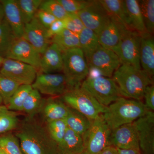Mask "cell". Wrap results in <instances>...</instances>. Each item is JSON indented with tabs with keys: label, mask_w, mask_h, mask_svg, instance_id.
<instances>
[{
	"label": "cell",
	"mask_w": 154,
	"mask_h": 154,
	"mask_svg": "<svg viewBox=\"0 0 154 154\" xmlns=\"http://www.w3.org/2000/svg\"><path fill=\"white\" fill-rule=\"evenodd\" d=\"M17 130L15 135L23 154H59L57 144L51 137L46 125L34 117L25 119Z\"/></svg>",
	"instance_id": "cell-1"
},
{
	"label": "cell",
	"mask_w": 154,
	"mask_h": 154,
	"mask_svg": "<svg viewBox=\"0 0 154 154\" xmlns=\"http://www.w3.org/2000/svg\"><path fill=\"white\" fill-rule=\"evenodd\" d=\"M113 79L118 86L122 97L141 101L152 78L143 70L122 63L114 72Z\"/></svg>",
	"instance_id": "cell-2"
},
{
	"label": "cell",
	"mask_w": 154,
	"mask_h": 154,
	"mask_svg": "<svg viewBox=\"0 0 154 154\" xmlns=\"http://www.w3.org/2000/svg\"><path fill=\"white\" fill-rule=\"evenodd\" d=\"M140 100L121 97L105 107L103 118L111 130L119 127L134 122L148 111Z\"/></svg>",
	"instance_id": "cell-3"
},
{
	"label": "cell",
	"mask_w": 154,
	"mask_h": 154,
	"mask_svg": "<svg viewBox=\"0 0 154 154\" xmlns=\"http://www.w3.org/2000/svg\"><path fill=\"white\" fill-rule=\"evenodd\" d=\"M63 74L70 90L79 88L89 74V67L80 48L62 52Z\"/></svg>",
	"instance_id": "cell-4"
},
{
	"label": "cell",
	"mask_w": 154,
	"mask_h": 154,
	"mask_svg": "<svg viewBox=\"0 0 154 154\" xmlns=\"http://www.w3.org/2000/svg\"><path fill=\"white\" fill-rule=\"evenodd\" d=\"M80 88L104 107H107L122 97L118 85L111 78L88 77Z\"/></svg>",
	"instance_id": "cell-5"
},
{
	"label": "cell",
	"mask_w": 154,
	"mask_h": 154,
	"mask_svg": "<svg viewBox=\"0 0 154 154\" xmlns=\"http://www.w3.org/2000/svg\"><path fill=\"white\" fill-rule=\"evenodd\" d=\"M60 99L69 107L93 121L105 111V107L80 88L69 91L61 96Z\"/></svg>",
	"instance_id": "cell-6"
},
{
	"label": "cell",
	"mask_w": 154,
	"mask_h": 154,
	"mask_svg": "<svg viewBox=\"0 0 154 154\" xmlns=\"http://www.w3.org/2000/svg\"><path fill=\"white\" fill-rule=\"evenodd\" d=\"M111 130L102 114L93 120L91 127L82 136L84 150L82 154H100L109 144Z\"/></svg>",
	"instance_id": "cell-7"
},
{
	"label": "cell",
	"mask_w": 154,
	"mask_h": 154,
	"mask_svg": "<svg viewBox=\"0 0 154 154\" xmlns=\"http://www.w3.org/2000/svg\"><path fill=\"white\" fill-rule=\"evenodd\" d=\"M140 45V34L130 29H124L116 54L122 63L141 69Z\"/></svg>",
	"instance_id": "cell-8"
},
{
	"label": "cell",
	"mask_w": 154,
	"mask_h": 154,
	"mask_svg": "<svg viewBox=\"0 0 154 154\" xmlns=\"http://www.w3.org/2000/svg\"><path fill=\"white\" fill-rule=\"evenodd\" d=\"M38 70L32 66L11 59L5 58L0 74L10 78L20 85H32Z\"/></svg>",
	"instance_id": "cell-9"
},
{
	"label": "cell",
	"mask_w": 154,
	"mask_h": 154,
	"mask_svg": "<svg viewBox=\"0 0 154 154\" xmlns=\"http://www.w3.org/2000/svg\"><path fill=\"white\" fill-rule=\"evenodd\" d=\"M31 86L40 94L56 97H61L70 90L63 74L37 73Z\"/></svg>",
	"instance_id": "cell-10"
},
{
	"label": "cell",
	"mask_w": 154,
	"mask_h": 154,
	"mask_svg": "<svg viewBox=\"0 0 154 154\" xmlns=\"http://www.w3.org/2000/svg\"><path fill=\"white\" fill-rule=\"evenodd\" d=\"M85 28L98 34L108 24L110 16L99 1H90L87 7L77 14Z\"/></svg>",
	"instance_id": "cell-11"
},
{
	"label": "cell",
	"mask_w": 154,
	"mask_h": 154,
	"mask_svg": "<svg viewBox=\"0 0 154 154\" xmlns=\"http://www.w3.org/2000/svg\"><path fill=\"white\" fill-rule=\"evenodd\" d=\"M88 64V67L99 71L102 76L111 78L122 63L116 54L101 46L92 55Z\"/></svg>",
	"instance_id": "cell-12"
},
{
	"label": "cell",
	"mask_w": 154,
	"mask_h": 154,
	"mask_svg": "<svg viewBox=\"0 0 154 154\" xmlns=\"http://www.w3.org/2000/svg\"><path fill=\"white\" fill-rule=\"evenodd\" d=\"M41 57V54L22 37L14 39L5 58L30 65L38 70L40 67Z\"/></svg>",
	"instance_id": "cell-13"
},
{
	"label": "cell",
	"mask_w": 154,
	"mask_h": 154,
	"mask_svg": "<svg viewBox=\"0 0 154 154\" xmlns=\"http://www.w3.org/2000/svg\"><path fill=\"white\" fill-rule=\"evenodd\" d=\"M109 144L122 149L140 150L137 128L134 122L111 130Z\"/></svg>",
	"instance_id": "cell-14"
},
{
	"label": "cell",
	"mask_w": 154,
	"mask_h": 154,
	"mask_svg": "<svg viewBox=\"0 0 154 154\" xmlns=\"http://www.w3.org/2000/svg\"><path fill=\"white\" fill-rule=\"evenodd\" d=\"M142 154H154V113L148 110L134 121Z\"/></svg>",
	"instance_id": "cell-15"
},
{
	"label": "cell",
	"mask_w": 154,
	"mask_h": 154,
	"mask_svg": "<svg viewBox=\"0 0 154 154\" xmlns=\"http://www.w3.org/2000/svg\"><path fill=\"white\" fill-rule=\"evenodd\" d=\"M47 32V29L34 17L29 23L25 24L22 38L42 54L51 44Z\"/></svg>",
	"instance_id": "cell-16"
},
{
	"label": "cell",
	"mask_w": 154,
	"mask_h": 154,
	"mask_svg": "<svg viewBox=\"0 0 154 154\" xmlns=\"http://www.w3.org/2000/svg\"><path fill=\"white\" fill-rule=\"evenodd\" d=\"M125 29L127 28L110 17L108 24L98 34L100 45L116 54L121 42L122 31Z\"/></svg>",
	"instance_id": "cell-17"
},
{
	"label": "cell",
	"mask_w": 154,
	"mask_h": 154,
	"mask_svg": "<svg viewBox=\"0 0 154 154\" xmlns=\"http://www.w3.org/2000/svg\"><path fill=\"white\" fill-rule=\"evenodd\" d=\"M42 54L39 69L41 73H53L62 71V51L57 45L51 43Z\"/></svg>",
	"instance_id": "cell-18"
},
{
	"label": "cell",
	"mask_w": 154,
	"mask_h": 154,
	"mask_svg": "<svg viewBox=\"0 0 154 154\" xmlns=\"http://www.w3.org/2000/svg\"><path fill=\"white\" fill-rule=\"evenodd\" d=\"M5 14V19L16 38H22L25 24L16 0H1Z\"/></svg>",
	"instance_id": "cell-19"
},
{
	"label": "cell",
	"mask_w": 154,
	"mask_h": 154,
	"mask_svg": "<svg viewBox=\"0 0 154 154\" xmlns=\"http://www.w3.org/2000/svg\"><path fill=\"white\" fill-rule=\"evenodd\" d=\"M140 63L143 70L152 78L154 75V40L152 35L140 34Z\"/></svg>",
	"instance_id": "cell-20"
},
{
	"label": "cell",
	"mask_w": 154,
	"mask_h": 154,
	"mask_svg": "<svg viewBox=\"0 0 154 154\" xmlns=\"http://www.w3.org/2000/svg\"><path fill=\"white\" fill-rule=\"evenodd\" d=\"M127 24L131 30L139 34L146 33L138 1H123Z\"/></svg>",
	"instance_id": "cell-21"
},
{
	"label": "cell",
	"mask_w": 154,
	"mask_h": 154,
	"mask_svg": "<svg viewBox=\"0 0 154 154\" xmlns=\"http://www.w3.org/2000/svg\"><path fill=\"white\" fill-rule=\"evenodd\" d=\"M69 107L61 99L50 98L45 100L41 111L43 119L45 122L64 119L69 113Z\"/></svg>",
	"instance_id": "cell-22"
},
{
	"label": "cell",
	"mask_w": 154,
	"mask_h": 154,
	"mask_svg": "<svg viewBox=\"0 0 154 154\" xmlns=\"http://www.w3.org/2000/svg\"><path fill=\"white\" fill-rule=\"evenodd\" d=\"M57 145L59 154H82L84 150L82 137L68 128L62 140Z\"/></svg>",
	"instance_id": "cell-23"
},
{
	"label": "cell",
	"mask_w": 154,
	"mask_h": 154,
	"mask_svg": "<svg viewBox=\"0 0 154 154\" xmlns=\"http://www.w3.org/2000/svg\"><path fill=\"white\" fill-rule=\"evenodd\" d=\"M69 108L68 114L64 119L68 128L82 137L91 127L93 121L77 110Z\"/></svg>",
	"instance_id": "cell-24"
},
{
	"label": "cell",
	"mask_w": 154,
	"mask_h": 154,
	"mask_svg": "<svg viewBox=\"0 0 154 154\" xmlns=\"http://www.w3.org/2000/svg\"><path fill=\"white\" fill-rule=\"evenodd\" d=\"M79 35L80 48L88 63L94 53L101 46L98 35L93 30L85 28Z\"/></svg>",
	"instance_id": "cell-25"
},
{
	"label": "cell",
	"mask_w": 154,
	"mask_h": 154,
	"mask_svg": "<svg viewBox=\"0 0 154 154\" xmlns=\"http://www.w3.org/2000/svg\"><path fill=\"white\" fill-rule=\"evenodd\" d=\"M99 2L107 11L110 17L125 28L130 29L127 24L123 1L100 0Z\"/></svg>",
	"instance_id": "cell-26"
},
{
	"label": "cell",
	"mask_w": 154,
	"mask_h": 154,
	"mask_svg": "<svg viewBox=\"0 0 154 154\" xmlns=\"http://www.w3.org/2000/svg\"><path fill=\"white\" fill-rule=\"evenodd\" d=\"M51 42L57 45L62 52L72 48H80L79 35L66 29L53 36L51 39Z\"/></svg>",
	"instance_id": "cell-27"
},
{
	"label": "cell",
	"mask_w": 154,
	"mask_h": 154,
	"mask_svg": "<svg viewBox=\"0 0 154 154\" xmlns=\"http://www.w3.org/2000/svg\"><path fill=\"white\" fill-rule=\"evenodd\" d=\"M19 123L17 112L9 110L6 105L0 106V135L17 129Z\"/></svg>",
	"instance_id": "cell-28"
},
{
	"label": "cell",
	"mask_w": 154,
	"mask_h": 154,
	"mask_svg": "<svg viewBox=\"0 0 154 154\" xmlns=\"http://www.w3.org/2000/svg\"><path fill=\"white\" fill-rule=\"evenodd\" d=\"M45 100L38 91L33 89L25 99L22 111L26 113L28 117H34L35 115L41 112Z\"/></svg>",
	"instance_id": "cell-29"
},
{
	"label": "cell",
	"mask_w": 154,
	"mask_h": 154,
	"mask_svg": "<svg viewBox=\"0 0 154 154\" xmlns=\"http://www.w3.org/2000/svg\"><path fill=\"white\" fill-rule=\"evenodd\" d=\"M25 25L35 17L42 0H16Z\"/></svg>",
	"instance_id": "cell-30"
},
{
	"label": "cell",
	"mask_w": 154,
	"mask_h": 154,
	"mask_svg": "<svg viewBox=\"0 0 154 154\" xmlns=\"http://www.w3.org/2000/svg\"><path fill=\"white\" fill-rule=\"evenodd\" d=\"M32 89L31 85H21L19 86L9 100L6 106L8 109L15 112L22 111L24 102Z\"/></svg>",
	"instance_id": "cell-31"
},
{
	"label": "cell",
	"mask_w": 154,
	"mask_h": 154,
	"mask_svg": "<svg viewBox=\"0 0 154 154\" xmlns=\"http://www.w3.org/2000/svg\"><path fill=\"white\" fill-rule=\"evenodd\" d=\"M147 32L152 35L154 30V1H138Z\"/></svg>",
	"instance_id": "cell-32"
},
{
	"label": "cell",
	"mask_w": 154,
	"mask_h": 154,
	"mask_svg": "<svg viewBox=\"0 0 154 154\" xmlns=\"http://www.w3.org/2000/svg\"><path fill=\"white\" fill-rule=\"evenodd\" d=\"M10 132L0 135V150L7 154H23L18 138Z\"/></svg>",
	"instance_id": "cell-33"
},
{
	"label": "cell",
	"mask_w": 154,
	"mask_h": 154,
	"mask_svg": "<svg viewBox=\"0 0 154 154\" xmlns=\"http://www.w3.org/2000/svg\"><path fill=\"white\" fill-rule=\"evenodd\" d=\"M5 19L0 23V57L5 58L12 42L16 38Z\"/></svg>",
	"instance_id": "cell-34"
},
{
	"label": "cell",
	"mask_w": 154,
	"mask_h": 154,
	"mask_svg": "<svg viewBox=\"0 0 154 154\" xmlns=\"http://www.w3.org/2000/svg\"><path fill=\"white\" fill-rule=\"evenodd\" d=\"M46 128L54 141L60 143L65 135L68 127L65 119H57L45 122Z\"/></svg>",
	"instance_id": "cell-35"
},
{
	"label": "cell",
	"mask_w": 154,
	"mask_h": 154,
	"mask_svg": "<svg viewBox=\"0 0 154 154\" xmlns=\"http://www.w3.org/2000/svg\"><path fill=\"white\" fill-rule=\"evenodd\" d=\"M21 85L10 78L0 74V95L3 105L7 106L10 99Z\"/></svg>",
	"instance_id": "cell-36"
},
{
	"label": "cell",
	"mask_w": 154,
	"mask_h": 154,
	"mask_svg": "<svg viewBox=\"0 0 154 154\" xmlns=\"http://www.w3.org/2000/svg\"><path fill=\"white\" fill-rule=\"evenodd\" d=\"M39 9L46 11L59 20H63L68 15L57 0L43 1Z\"/></svg>",
	"instance_id": "cell-37"
},
{
	"label": "cell",
	"mask_w": 154,
	"mask_h": 154,
	"mask_svg": "<svg viewBox=\"0 0 154 154\" xmlns=\"http://www.w3.org/2000/svg\"><path fill=\"white\" fill-rule=\"evenodd\" d=\"M68 14H76L85 8L90 1L82 0H57Z\"/></svg>",
	"instance_id": "cell-38"
},
{
	"label": "cell",
	"mask_w": 154,
	"mask_h": 154,
	"mask_svg": "<svg viewBox=\"0 0 154 154\" xmlns=\"http://www.w3.org/2000/svg\"><path fill=\"white\" fill-rule=\"evenodd\" d=\"M63 21L65 29H67L78 35L85 28L82 22L77 14H68Z\"/></svg>",
	"instance_id": "cell-39"
},
{
	"label": "cell",
	"mask_w": 154,
	"mask_h": 154,
	"mask_svg": "<svg viewBox=\"0 0 154 154\" xmlns=\"http://www.w3.org/2000/svg\"><path fill=\"white\" fill-rule=\"evenodd\" d=\"M35 17L47 29L57 19L51 14L40 9L36 12Z\"/></svg>",
	"instance_id": "cell-40"
},
{
	"label": "cell",
	"mask_w": 154,
	"mask_h": 154,
	"mask_svg": "<svg viewBox=\"0 0 154 154\" xmlns=\"http://www.w3.org/2000/svg\"><path fill=\"white\" fill-rule=\"evenodd\" d=\"M143 99L147 109L154 112V86L153 84L148 86L144 94Z\"/></svg>",
	"instance_id": "cell-41"
},
{
	"label": "cell",
	"mask_w": 154,
	"mask_h": 154,
	"mask_svg": "<svg viewBox=\"0 0 154 154\" xmlns=\"http://www.w3.org/2000/svg\"><path fill=\"white\" fill-rule=\"evenodd\" d=\"M65 29L63 20L57 19L47 29V36L50 39L61 33Z\"/></svg>",
	"instance_id": "cell-42"
},
{
	"label": "cell",
	"mask_w": 154,
	"mask_h": 154,
	"mask_svg": "<svg viewBox=\"0 0 154 154\" xmlns=\"http://www.w3.org/2000/svg\"><path fill=\"white\" fill-rule=\"evenodd\" d=\"M117 149V148H116ZM119 154H142L140 151L139 150L133 149H117Z\"/></svg>",
	"instance_id": "cell-43"
},
{
	"label": "cell",
	"mask_w": 154,
	"mask_h": 154,
	"mask_svg": "<svg viewBox=\"0 0 154 154\" xmlns=\"http://www.w3.org/2000/svg\"><path fill=\"white\" fill-rule=\"evenodd\" d=\"M100 154H119L117 149L113 146H108Z\"/></svg>",
	"instance_id": "cell-44"
},
{
	"label": "cell",
	"mask_w": 154,
	"mask_h": 154,
	"mask_svg": "<svg viewBox=\"0 0 154 154\" xmlns=\"http://www.w3.org/2000/svg\"><path fill=\"white\" fill-rule=\"evenodd\" d=\"M5 19V14H4V8L2 3L0 2V23L3 22Z\"/></svg>",
	"instance_id": "cell-45"
},
{
	"label": "cell",
	"mask_w": 154,
	"mask_h": 154,
	"mask_svg": "<svg viewBox=\"0 0 154 154\" xmlns=\"http://www.w3.org/2000/svg\"><path fill=\"white\" fill-rule=\"evenodd\" d=\"M4 59H5V58L0 57V69H1V67H2Z\"/></svg>",
	"instance_id": "cell-46"
},
{
	"label": "cell",
	"mask_w": 154,
	"mask_h": 154,
	"mask_svg": "<svg viewBox=\"0 0 154 154\" xmlns=\"http://www.w3.org/2000/svg\"><path fill=\"white\" fill-rule=\"evenodd\" d=\"M3 105V101L2 98V96L0 95V106Z\"/></svg>",
	"instance_id": "cell-47"
},
{
	"label": "cell",
	"mask_w": 154,
	"mask_h": 154,
	"mask_svg": "<svg viewBox=\"0 0 154 154\" xmlns=\"http://www.w3.org/2000/svg\"><path fill=\"white\" fill-rule=\"evenodd\" d=\"M0 154H6L4 152H3L1 150H0Z\"/></svg>",
	"instance_id": "cell-48"
}]
</instances>
